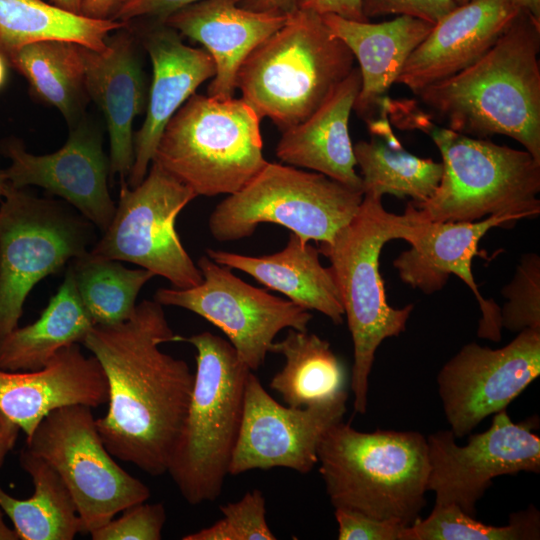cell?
<instances>
[{
    "label": "cell",
    "instance_id": "37",
    "mask_svg": "<svg viewBox=\"0 0 540 540\" xmlns=\"http://www.w3.org/2000/svg\"><path fill=\"white\" fill-rule=\"evenodd\" d=\"M165 522L164 505L144 501L125 508L121 516L114 517L90 535L93 540H160Z\"/></svg>",
    "mask_w": 540,
    "mask_h": 540
},
{
    "label": "cell",
    "instance_id": "34",
    "mask_svg": "<svg viewBox=\"0 0 540 540\" xmlns=\"http://www.w3.org/2000/svg\"><path fill=\"white\" fill-rule=\"evenodd\" d=\"M540 514L534 506L510 515L509 523H482L454 504H436L425 518L402 531L401 540H535L540 537Z\"/></svg>",
    "mask_w": 540,
    "mask_h": 540
},
{
    "label": "cell",
    "instance_id": "36",
    "mask_svg": "<svg viewBox=\"0 0 540 540\" xmlns=\"http://www.w3.org/2000/svg\"><path fill=\"white\" fill-rule=\"evenodd\" d=\"M502 295L508 301L500 309L501 327L513 332L540 329V258L537 253L521 257L514 278L503 287Z\"/></svg>",
    "mask_w": 540,
    "mask_h": 540
},
{
    "label": "cell",
    "instance_id": "27",
    "mask_svg": "<svg viewBox=\"0 0 540 540\" xmlns=\"http://www.w3.org/2000/svg\"><path fill=\"white\" fill-rule=\"evenodd\" d=\"M94 325L68 266L63 282L40 317L29 325L16 327L0 341V369L39 370L61 349L82 343Z\"/></svg>",
    "mask_w": 540,
    "mask_h": 540
},
{
    "label": "cell",
    "instance_id": "25",
    "mask_svg": "<svg viewBox=\"0 0 540 540\" xmlns=\"http://www.w3.org/2000/svg\"><path fill=\"white\" fill-rule=\"evenodd\" d=\"M360 89V71L354 67L319 108L299 124L282 131L276 156L290 166L311 169L362 191L348 129Z\"/></svg>",
    "mask_w": 540,
    "mask_h": 540
},
{
    "label": "cell",
    "instance_id": "16",
    "mask_svg": "<svg viewBox=\"0 0 540 540\" xmlns=\"http://www.w3.org/2000/svg\"><path fill=\"white\" fill-rule=\"evenodd\" d=\"M348 396L307 407L278 403L251 371L243 416L229 466L230 475L282 467L301 474L318 463L317 448L325 432L343 420Z\"/></svg>",
    "mask_w": 540,
    "mask_h": 540
},
{
    "label": "cell",
    "instance_id": "23",
    "mask_svg": "<svg viewBox=\"0 0 540 540\" xmlns=\"http://www.w3.org/2000/svg\"><path fill=\"white\" fill-rule=\"evenodd\" d=\"M240 0H200L187 5L162 22L180 35L201 43L212 57L215 75L208 96L230 99L236 77L247 56L280 29L287 17L242 8Z\"/></svg>",
    "mask_w": 540,
    "mask_h": 540
},
{
    "label": "cell",
    "instance_id": "38",
    "mask_svg": "<svg viewBox=\"0 0 540 540\" xmlns=\"http://www.w3.org/2000/svg\"><path fill=\"white\" fill-rule=\"evenodd\" d=\"M334 509L339 540H401L407 527L395 520H381L355 510Z\"/></svg>",
    "mask_w": 540,
    "mask_h": 540
},
{
    "label": "cell",
    "instance_id": "7",
    "mask_svg": "<svg viewBox=\"0 0 540 540\" xmlns=\"http://www.w3.org/2000/svg\"><path fill=\"white\" fill-rule=\"evenodd\" d=\"M184 341L196 349V370L167 473L182 497L190 505H199L216 500L223 490L251 370L228 340L209 331Z\"/></svg>",
    "mask_w": 540,
    "mask_h": 540
},
{
    "label": "cell",
    "instance_id": "10",
    "mask_svg": "<svg viewBox=\"0 0 540 540\" xmlns=\"http://www.w3.org/2000/svg\"><path fill=\"white\" fill-rule=\"evenodd\" d=\"M93 226L63 202L8 184L0 206V341L18 327L36 284L90 251Z\"/></svg>",
    "mask_w": 540,
    "mask_h": 540
},
{
    "label": "cell",
    "instance_id": "15",
    "mask_svg": "<svg viewBox=\"0 0 540 540\" xmlns=\"http://www.w3.org/2000/svg\"><path fill=\"white\" fill-rule=\"evenodd\" d=\"M498 349L464 345L441 368L438 393L455 437L505 410L540 374V329L527 328Z\"/></svg>",
    "mask_w": 540,
    "mask_h": 540
},
{
    "label": "cell",
    "instance_id": "39",
    "mask_svg": "<svg viewBox=\"0 0 540 540\" xmlns=\"http://www.w3.org/2000/svg\"><path fill=\"white\" fill-rule=\"evenodd\" d=\"M456 6L455 0H363V12L368 19L398 14L433 24Z\"/></svg>",
    "mask_w": 540,
    "mask_h": 540
},
{
    "label": "cell",
    "instance_id": "24",
    "mask_svg": "<svg viewBox=\"0 0 540 540\" xmlns=\"http://www.w3.org/2000/svg\"><path fill=\"white\" fill-rule=\"evenodd\" d=\"M322 18L359 63L361 89L353 109L367 122L379 114L389 88L434 24L407 15L381 23L351 21L333 14Z\"/></svg>",
    "mask_w": 540,
    "mask_h": 540
},
{
    "label": "cell",
    "instance_id": "26",
    "mask_svg": "<svg viewBox=\"0 0 540 540\" xmlns=\"http://www.w3.org/2000/svg\"><path fill=\"white\" fill-rule=\"evenodd\" d=\"M214 262L245 272L267 288L281 292L306 310L343 322L344 309L330 267H324L317 247L290 233L285 247L259 257L207 249Z\"/></svg>",
    "mask_w": 540,
    "mask_h": 540
},
{
    "label": "cell",
    "instance_id": "44",
    "mask_svg": "<svg viewBox=\"0 0 540 540\" xmlns=\"http://www.w3.org/2000/svg\"><path fill=\"white\" fill-rule=\"evenodd\" d=\"M19 432V426L0 411V468L14 448Z\"/></svg>",
    "mask_w": 540,
    "mask_h": 540
},
{
    "label": "cell",
    "instance_id": "46",
    "mask_svg": "<svg viewBox=\"0 0 540 540\" xmlns=\"http://www.w3.org/2000/svg\"><path fill=\"white\" fill-rule=\"evenodd\" d=\"M51 4L74 14H81L83 0H49Z\"/></svg>",
    "mask_w": 540,
    "mask_h": 540
},
{
    "label": "cell",
    "instance_id": "33",
    "mask_svg": "<svg viewBox=\"0 0 540 540\" xmlns=\"http://www.w3.org/2000/svg\"><path fill=\"white\" fill-rule=\"evenodd\" d=\"M68 266L84 308L100 326L129 319L140 290L155 276L146 269H129L118 260L93 257L89 252Z\"/></svg>",
    "mask_w": 540,
    "mask_h": 540
},
{
    "label": "cell",
    "instance_id": "8",
    "mask_svg": "<svg viewBox=\"0 0 540 540\" xmlns=\"http://www.w3.org/2000/svg\"><path fill=\"white\" fill-rule=\"evenodd\" d=\"M260 120L242 98L194 93L165 126L152 161L197 196L233 194L268 163Z\"/></svg>",
    "mask_w": 540,
    "mask_h": 540
},
{
    "label": "cell",
    "instance_id": "22",
    "mask_svg": "<svg viewBox=\"0 0 540 540\" xmlns=\"http://www.w3.org/2000/svg\"><path fill=\"white\" fill-rule=\"evenodd\" d=\"M108 401V386L98 360L78 343L61 349L34 371L0 369V411L29 437L52 411L69 405L98 407Z\"/></svg>",
    "mask_w": 540,
    "mask_h": 540
},
{
    "label": "cell",
    "instance_id": "21",
    "mask_svg": "<svg viewBox=\"0 0 540 540\" xmlns=\"http://www.w3.org/2000/svg\"><path fill=\"white\" fill-rule=\"evenodd\" d=\"M521 10L511 0H471L437 21L414 49L396 83L415 95L482 57Z\"/></svg>",
    "mask_w": 540,
    "mask_h": 540
},
{
    "label": "cell",
    "instance_id": "40",
    "mask_svg": "<svg viewBox=\"0 0 540 540\" xmlns=\"http://www.w3.org/2000/svg\"><path fill=\"white\" fill-rule=\"evenodd\" d=\"M200 0H126L114 20L131 22L139 19L163 21L173 12Z\"/></svg>",
    "mask_w": 540,
    "mask_h": 540
},
{
    "label": "cell",
    "instance_id": "43",
    "mask_svg": "<svg viewBox=\"0 0 540 540\" xmlns=\"http://www.w3.org/2000/svg\"><path fill=\"white\" fill-rule=\"evenodd\" d=\"M126 0H83L81 15L97 20H114Z\"/></svg>",
    "mask_w": 540,
    "mask_h": 540
},
{
    "label": "cell",
    "instance_id": "48",
    "mask_svg": "<svg viewBox=\"0 0 540 540\" xmlns=\"http://www.w3.org/2000/svg\"><path fill=\"white\" fill-rule=\"evenodd\" d=\"M8 66L6 59L0 54V89H2L6 83Z\"/></svg>",
    "mask_w": 540,
    "mask_h": 540
},
{
    "label": "cell",
    "instance_id": "5",
    "mask_svg": "<svg viewBox=\"0 0 540 540\" xmlns=\"http://www.w3.org/2000/svg\"><path fill=\"white\" fill-rule=\"evenodd\" d=\"M319 472L334 508L405 526L426 506L427 438L417 431L361 432L342 420L323 435Z\"/></svg>",
    "mask_w": 540,
    "mask_h": 540
},
{
    "label": "cell",
    "instance_id": "28",
    "mask_svg": "<svg viewBox=\"0 0 540 540\" xmlns=\"http://www.w3.org/2000/svg\"><path fill=\"white\" fill-rule=\"evenodd\" d=\"M19 463L34 491L18 499L0 486V508L20 540H72L84 532L76 504L58 473L23 447Z\"/></svg>",
    "mask_w": 540,
    "mask_h": 540
},
{
    "label": "cell",
    "instance_id": "17",
    "mask_svg": "<svg viewBox=\"0 0 540 540\" xmlns=\"http://www.w3.org/2000/svg\"><path fill=\"white\" fill-rule=\"evenodd\" d=\"M69 128L65 144L50 154L29 153L16 138L4 141L2 151L10 160L5 177L13 187L33 185L60 196L104 232L116 205L108 190L110 165L102 132L85 116Z\"/></svg>",
    "mask_w": 540,
    "mask_h": 540
},
{
    "label": "cell",
    "instance_id": "30",
    "mask_svg": "<svg viewBox=\"0 0 540 540\" xmlns=\"http://www.w3.org/2000/svg\"><path fill=\"white\" fill-rule=\"evenodd\" d=\"M6 61L28 82L38 100L55 107L69 126L85 116L89 100L81 45L64 40L30 43Z\"/></svg>",
    "mask_w": 540,
    "mask_h": 540
},
{
    "label": "cell",
    "instance_id": "14",
    "mask_svg": "<svg viewBox=\"0 0 540 540\" xmlns=\"http://www.w3.org/2000/svg\"><path fill=\"white\" fill-rule=\"evenodd\" d=\"M536 418L513 422L506 409L494 414L491 426L469 436L460 446L451 429L427 437V490L436 504H454L476 516V504L495 477L540 472V438L533 433Z\"/></svg>",
    "mask_w": 540,
    "mask_h": 540
},
{
    "label": "cell",
    "instance_id": "31",
    "mask_svg": "<svg viewBox=\"0 0 540 540\" xmlns=\"http://www.w3.org/2000/svg\"><path fill=\"white\" fill-rule=\"evenodd\" d=\"M127 23L74 14L42 0H0V54L6 59L20 47L44 40H64L105 51L106 39Z\"/></svg>",
    "mask_w": 540,
    "mask_h": 540
},
{
    "label": "cell",
    "instance_id": "9",
    "mask_svg": "<svg viewBox=\"0 0 540 540\" xmlns=\"http://www.w3.org/2000/svg\"><path fill=\"white\" fill-rule=\"evenodd\" d=\"M363 192L318 172L268 162L243 188L212 211L208 226L219 242L250 237L259 224L286 227L305 241L330 242L351 221Z\"/></svg>",
    "mask_w": 540,
    "mask_h": 540
},
{
    "label": "cell",
    "instance_id": "50",
    "mask_svg": "<svg viewBox=\"0 0 540 540\" xmlns=\"http://www.w3.org/2000/svg\"><path fill=\"white\" fill-rule=\"evenodd\" d=\"M469 1H471V0H455L457 6H458V5L465 4V3L469 2Z\"/></svg>",
    "mask_w": 540,
    "mask_h": 540
},
{
    "label": "cell",
    "instance_id": "18",
    "mask_svg": "<svg viewBox=\"0 0 540 540\" xmlns=\"http://www.w3.org/2000/svg\"><path fill=\"white\" fill-rule=\"evenodd\" d=\"M414 222L403 251L393 262L401 280L426 294L441 290L451 274L458 276L474 293L482 318L478 335L500 340V308L482 297L472 274V259L478 255V243L493 227L519 220L513 215H492L478 222H431L420 219L411 202Z\"/></svg>",
    "mask_w": 540,
    "mask_h": 540
},
{
    "label": "cell",
    "instance_id": "19",
    "mask_svg": "<svg viewBox=\"0 0 540 540\" xmlns=\"http://www.w3.org/2000/svg\"><path fill=\"white\" fill-rule=\"evenodd\" d=\"M137 29L152 63V83L146 117L134 137L135 159L127 184L135 187L146 176L162 132L178 109L206 80L214 77L212 57L202 48L186 45L175 29L159 20Z\"/></svg>",
    "mask_w": 540,
    "mask_h": 540
},
{
    "label": "cell",
    "instance_id": "13",
    "mask_svg": "<svg viewBox=\"0 0 540 540\" xmlns=\"http://www.w3.org/2000/svg\"><path fill=\"white\" fill-rule=\"evenodd\" d=\"M197 266L203 275L200 285L160 288L154 300L194 312L219 328L251 371L263 365L281 330H308L312 314L303 307L244 282L207 255Z\"/></svg>",
    "mask_w": 540,
    "mask_h": 540
},
{
    "label": "cell",
    "instance_id": "11",
    "mask_svg": "<svg viewBox=\"0 0 540 540\" xmlns=\"http://www.w3.org/2000/svg\"><path fill=\"white\" fill-rule=\"evenodd\" d=\"M25 440L24 447L65 483L85 533L151 496L148 486L113 459L89 406L69 405L50 412Z\"/></svg>",
    "mask_w": 540,
    "mask_h": 540
},
{
    "label": "cell",
    "instance_id": "42",
    "mask_svg": "<svg viewBox=\"0 0 540 540\" xmlns=\"http://www.w3.org/2000/svg\"><path fill=\"white\" fill-rule=\"evenodd\" d=\"M242 8L276 16H289L298 10V0H240Z\"/></svg>",
    "mask_w": 540,
    "mask_h": 540
},
{
    "label": "cell",
    "instance_id": "3",
    "mask_svg": "<svg viewBox=\"0 0 540 540\" xmlns=\"http://www.w3.org/2000/svg\"><path fill=\"white\" fill-rule=\"evenodd\" d=\"M383 105L392 124L427 134L442 156L434 193L424 202L410 201L420 219L472 222L487 215L523 219L540 213V161L528 151L438 125L414 100L387 97Z\"/></svg>",
    "mask_w": 540,
    "mask_h": 540
},
{
    "label": "cell",
    "instance_id": "6",
    "mask_svg": "<svg viewBox=\"0 0 540 540\" xmlns=\"http://www.w3.org/2000/svg\"><path fill=\"white\" fill-rule=\"evenodd\" d=\"M354 55L321 15L298 9L243 61L236 88L281 131L310 116L354 68Z\"/></svg>",
    "mask_w": 540,
    "mask_h": 540
},
{
    "label": "cell",
    "instance_id": "20",
    "mask_svg": "<svg viewBox=\"0 0 540 540\" xmlns=\"http://www.w3.org/2000/svg\"><path fill=\"white\" fill-rule=\"evenodd\" d=\"M105 51L81 46L89 99L102 111L110 142V176L125 181L134 163L133 123L147 104L137 37L127 23L106 39Z\"/></svg>",
    "mask_w": 540,
    "mask_h": 540
},
{
    "label": "cell",
    "instance_id": "45",
    "mask_svg": "<svg viewBox=\"0 0 540 540\" xmlns=\"http://www.w3.org/2000/svg\"><path fill=\"white\" fill-rule=\"evenodd\" d=\"M521 11L540 20V0H511Z\"/></svg>",
    "mask_w": 540,
    "mask_h": 540
},
{
    "label": "cell",
    "instance_id": "41",
    "mask_svg": "<svg viewBox=\"0 0 540 540\" xmlns=\"http://www.w3.org/2000/svg\"><path fill=\"white\" fill-rule=\"evenodd\" d=\"M298 9L310 10L321 16L333 14L351 21H369L363 12V0H298Z\"/></svg>",
    "mask_w": 540,
    "mask_h": 540
},
{
    "label": "cell",
    "instance_id": "35",
    "mask_svg": "<svg viewBox=\"0 0 540 540\" xmlns=\"http://www.w3.org/2000/svg\"><path fill=\"white\" fill-rule=\"evenodd\" d=\"M223 517L213 525L185 535L183 540H275L266 521L263 493L253 489L236 502L220 506Z\"/></svg>",
    "mask_w": 540,
    "mask_h": 540
},
{
    "label": "cell",
    "instance_id": "32",
    "mask_svg": "<svg viewBox=\"0 0 540 540\" xmlns=\"http://www.w3.org/2000/svg\"><path fill=\"white\" fill-rule=\"evenodd\" d=\"M380 138L373 135L370 141L353 146L363 195L392 194L400 199L408 196L415 203L426 201L440 182L442 163L407 152L397 137Z\"/></svg>",
    "mask_w": 540,
    "mask_h": 540
},
{
    "label": "cell",
    "instance_id": "1",
    "mask_svg": "<svg viewBox=\"0 0 540 540\" xmlns=\"http://www.w3.org/2000/svg\"><path fill=\"white\" fill-rule=\"evenodd\" d=\"M184 341L162 305L143 300L126 321L94 325L81 344L98 360L108 386V409L96 419L110 454L152 476L167 473L184 421L194 373L160 349Z\"/></svg>",
    "mask_w": 540,
    "mask_h": 540
},
{
    "label": "cell",
    "instance_id": "29",
    "mask_svg": "<svg viewBox=\"0 0 540 540\" xmlns=\"http://www.w3.org/2000/svg\"><path fill=\"white\" fill-rule=\"evenodd\" d=\"M269 352L285 360L270 387L286 405L307 407L348 396L345 368L327 340L308 330L289 328L285 338L271 344Z\"/></svg>",
    "mask_w": 540,
    "mask_h": 540
},
{
    "label": "cell",
    "instance_id": "49",
    "mask_svg": "<svg viewBox=\"0 0 540 540\" xmlns=\"http://www.w3.org/2000/svg\"><path fill=\"white\" fill-rule=\"evenodd\" d=\"M8 184L9 183L4 174V169H0V199L4 197Z\"/></svg>",
    "mask_w": 540,
    "mask_h": 540
},
{
    "label": "cell",
    "instance_id": "12",
    "mask_svg": "<svg viewBox=\"0 0 540 540\" xmlns=\"http://www.w3.org/2000/svg\"><path fill=\"white\" fill-rule=\"evenodd\" d=\"M120 183L113 218L89 254L136 264L177 289L200 285L203 275L175 228L178 214L197 194L154 161L137 186Z\"/></svg>",
    "mask_w": 540,
    "mask_h": 540
},
{
    "label": "cell",
    "instance_id": "2",
    "mask_svg": "<svg viewBox=\"0 0 540 540\" xmlns=\"http://www.w3.org/2000/svg\"><path fill=\"white\" fill-rule=\"evenodd\" d=\"M540 20L520 11L495 44L416 96L434 121L477 138L505 135L540 161Z\"/></svg>",
    "mask_w": 540,
    "mask_h": 540
},
{
    "label": "cell",
    "instance_id": "4",
    "mask_svg": "<svg viewBox=\"0 0 540 540\" xmlns=\"http://www.w3.org/2000/svg\"><path fill=\"white\" fill-rule=\"evenodd\" d=\"M381 197L363 195L356 215L340 228L330 242L318 243V250L330 261L340 300L353 342L350 388L354 410L365 414L369 376L376 350L383 340L399 336L413 310V304L397 309L386 299L379 271L384 244L407 240L413 228V214L407 205L403 215L384 209Z\"/></svg>",
    "mask_w": 540,
    "mask_h": 540
},
{
    "label": "cell",
    "instance_id": "47",
    "mask_svg": "<svg viewBox=\"0 0 540 540\" xmlns=\"http://www.w3.org/2000/svg\"><path fill=\"white\" fill-rule=\"evenodd\" d=\"M4 513L0 508V540H19L14 529L4 522Z\"/></svg>",
    "mask_w": 540,
    "mask_h": 540
}]
</instances>
